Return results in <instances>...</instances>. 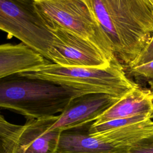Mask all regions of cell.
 Instances as JSON below:
<instances>
[{
  "label": "cell",
  "mask_w": 153,
  "mask_h": 153,
  "mask_svg": "<svg viewBox=\"0 0 153 153\" xmlns=\"http://www.w3.org/2000/svg\"><path fill=\"white\" fill-rule=\"evenodd\" d=\"M115 58L129 66L153 36L151 0H85Z\"/></svg>",
  "instance_id": "obj_1"
},
{
  "label": "cell",
  "mask_w": 153,
  "mask_h": 153,
  "mask_svg": "<svg viewBox=\"0 0 153 153\" xmlns=\"http://www.w3.org/2000/svg\"><path fill=\"white\" fill-rule=\"evenodd\" d=\"M84 94L53 82L19 74L0 79V109L27 118H41L60 114L74 97Z\"/></svg>",
  "instance_id": "obj_2"
},
{
  "label": "cell",
  "mask_w": 153,
  "mask_h": 153,
  "mask_svg": "<svg viewBox=\"0 0 153 153\" xmlns=\"http://www.w3.org/2000/svg\"><path fill=\"white\" fill-rule=\"evenodd\" d=\"M21 75L47 81L84 94L103 93L121 98L139 87L131 81L117 59L104 68L64 67L48 62Z\"/></svg>",
  "instance_id": "obj_3"
},
{
  "label": "cell",
  "mask_w": 153,
  "mask_h": 153,
  "mask_svg": "<svg viewBox=\"0 0 153 153\" xmlns=\"http://www.w3.org/2000/svg\"><path fill=\"white\" fill-rule=\"evenodd\" d=\"M34 4L49 30H66L94 45L109 61L116 59L85 0H34Z\"/></svg>",
  "instance_id": "obj_4"
},
{
  "label": "cell",
  "mask_w": 153,
  "mask_h": 153,
  "mask_svg": "<svg viewBox=\"0 0 153 153\" xmlns=\"http://www.w3.org/2000/svg\"><path fill=\"white\" fill-rule=\"evenodd\" d=\"M0 30L48 60L53 35L37 11L34 0H0Z\"/></svg>",
  "instance_id": "obj_5"
},
{
  "label": "cell",
  "mask_w": 153,
  "mask_h": 153,
  "mask_svg": "<svg viewBox=\"0 0 153 153\" xmlns=\"http://www.w3.org/2000/svg\"><path fill=\"white\" fill-rule=\"evenodd\" d=\"M56 116L11 123L0 114V140L6 153H55L60 131L50 130Z\"/></svg>",
  "instance_id": "obj_6"
},
{
  "label": "cell",
  "mask_w": 153,
  "mask_h": 153,
  "mask_svg": "<svg viewBox=\"0 0 153 153\" xmlns=\"http://www.w3.org/2000/svg\"><path fill=\"white\" fill-rule=\"evenodd\" d=\"M53 41L48 51V60L64 67L104 68L111 62L90 42L66 30H50Z\"/></svg>",
  "instance_id": "obj_7"
},
{
  "label": "cell",
  "mask_w": 153,
  "mask_h": 153,
  "mask_svg": "<svg viewBox=\"0 0 153 153\" xmlns=\"http://www.w3.org/2000/svg\"><path fill=\"white\" fill-rule=\"evenodd\" d=\"M120 99L103 93H88L75 96L56 116L50 130L62 131L91 124Z\"/></svg>",
  "instance_id": "obj_8"
},
{
  "label": "cell",
  "mask_w": 153,
  "mask_h": 153,
  "mask_svg": "<svg viewBox=\"0 0 153 153\" xmlns=\"http://www.w3.org/2000/svg\"><path fill=\"white\" fill-rule=\"evenodd\" d=\"M50 61L23 43L0 45V79L36 69Z\"/></svg>",
  "instance_id": "obj_9"
},
{
  "label": "cell",
  "mask_w": 153,
  "mask_h": 153,
  "mask_svg": "<svg viewBox=\"0 0 153 153\" xmlns=\"http://www.w3.org/2000/svg\"><path fill=\"white\" fill-rule=\"evenodd\" d=\"M142 115H149L153 118V92L137 87L121 97L93 123L100 124L112 120Z\"/></svg>",
  "instance_id": "obj_10"
},
{
  "label": "cell",
  "mask_w": 153,
  "mask_h": 153,
  "mask_svg": "<svg viewBox=\"0 0 153 153\" xmlns=\"http://www.w3.org/2000/svg\"><path fill=\"white\" fill-rule=\"evenodd\" d=\"M91 124L61 131L55 153H126L90 134Z\"/></svg>",
  "instance_id": "obj_11"
},
{
  "label": "cell",
  "mask_w": 153,
  "mask_h": 153,
  "mask_svg": "<svg viewBox=\"0 0 153 153\" xmlns=\"http://www.w3.org/2000/svg\"><path fill=\"white\" fill-rule=\"evenodd\" d=\"M152 134H153V121L148 119L91 135L127 153L134 143Z\"/></svg>",
  "instance_id": "obj_12"
},
{
  "label": "cell",
  "mask_w": 153,
  "mask_h": 153,
  "mask_svg": "<svg viewBox=\"0 0 153 153\" xmlns=\"http://www.w3.org/2000/svg\"><path fill=\"white\" fill-rule=\"evenodd\" d=\"M148 119H152V118L149 115H142L112 120L100 124H94L93 123L90 126L88 132L90 134H97L119 128L128 124L143 121Z\"/></svg>",
  "instance_id": "obj_13"
},
{
  "label": "cell",
  "mask_w": 153,
  "mask_h": 153,
  "mask_svg": "<svg viewBox=\"0 0 153 153\" xmlns=\"http://www.w3.org/2000/svg\"><path fill=\"white\" fill-rule=\"evenodd\" d=\"M128 72L131 75L146 81L153 92V60L145 64L130 67Z\"/></svg>",
  "instance_id": "obj_14"
},
{
  "label": "cell",
  "mask_w": 153,
  "mask_h": 153,
  "mask_svg": "<svg viewBox=\"0 0 153 153\" xmlns=\"http://www.w3.org/2000/svg\"><path fill=\"white\" fill-rule=\"evenodd\" d=\"M127 153H153V134L134 143Z\"/></svg>",
  "instance_id": "obj_15"
},
{
  "label": "cell",
  "mask_w": 153,
  "mask_h": 153,
  "mask_svg": "<svg viewBox=\"0 0 153 153\" xmlns=\"http://www.w3.org/2000/svg\"><path fill=\"white\" fill-rule=\"evenodd\" d=\"M153 60V36L139 56L128 68L145 64Z\"/></svg>",
  "instance_id": "obj_16"
},
{
  "label": "cell",
  "mask_w": 153,
  "mask_h": 153,
  "mask_svg": "<svg viewBox=\"0 0 153 153\" xmlns=\"http://www.w3.org/2000/svg\"><path fill=\"white\" fill-rule=\"evenodd\" d=\"M0 153H6L4 149V147L2 146V144L1 143V140H0Z\"/></svg>",
  "instance_id": "obj_17"
},
{
  "label": "cell",
  "mask_w": 153,
  "mask_h": 153,
  "mask_svg": "<svg viewBox=\"0 0 153 153\" xmlns=\"http://www.w3.org/2000/svg\"><path fill=\"white\" fill-rule=\"evenodd\" d=\"M151 1H152V4H153V0H151Z\"/></svg>",
  "instance_id": "obj_18"
}]
</instances>
